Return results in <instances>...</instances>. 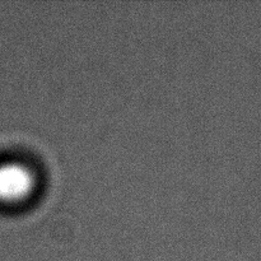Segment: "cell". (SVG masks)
<instances>
[{"label": "cell", "instance_id": "6da1fadb", "mask_svg": "<svg viewBox=\"0 0 261 261\" xmlns=\"http://www.w3.org/2000/svg\"><path fill=\"white\" fill-rule=\"evenodd\" d=\"M40 173L22 158L0 161V205L20 206L28 204L40 189Z\"/></svg>", "mask_w": 261, "mask_h": 261}]
</instances>
